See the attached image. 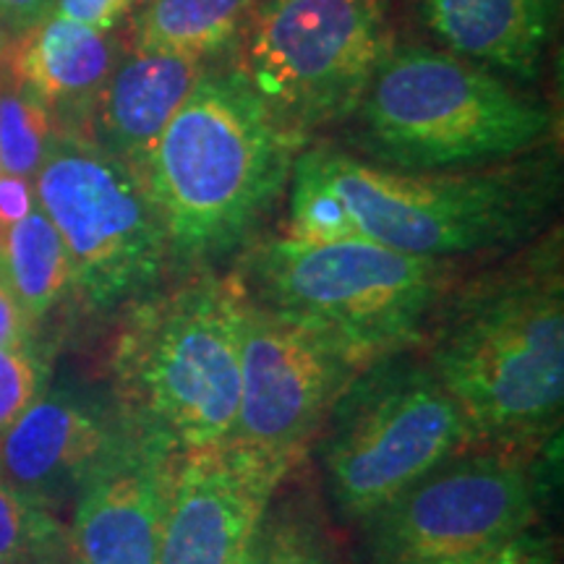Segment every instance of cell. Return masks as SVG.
Here are the masks:
<instances>
[{
  "instance_id": "31",
  "label": "cell",
  "mask_w": 564,
  "mask_h": 564,
  "mask_svg": "<svg viewBox=\"0 0 564 564\" xmlns=\"http://www.w3.org/2000/svg\"><path fill=\"white\" fill-rule=\"evenodd\" d=\"M32 564H76V560H74V552H70V546H66V549H61V552H55L51 556H42V560L32 562Z\"/></svg>"
},
{
  "instance_id": "35",
  "label": "cell",
  "mask_w": 564,
  "mask_h": 564,
  "mask_svg": "<svg viewBox=\"0 0 564 564\" xmlns=\"http://www.w3.org/2000/svg\"><path fill=\"white\" fill-rule=\"evenodd\" d=\"M0 171H3V167H0Z\"/></svg>"
},
{
  "instance_id": "34",
  "label": "cell",
  "mask_w": 564,
  "mask_h": 564,
  "mask_svg": "<svg viewBox=\"0 0 564 564\" xmlns=\"http://www.w3.org/2000/svg\"><path fill=\"white\" fill-rule=\"evenodd\" d=\"M0 238H3V228H0Z\"/></svg>"
},
{
  "instance_id": "25",
  "label": "cell",
  "mask_w": 564,
  "mask_h": 564,
  "mask_svg": "<svg viewBox=\"0 0 564 564\" xmlns=\"http://www.w3.org/2000/svg\"><path fill=\"white\" fill-rule=\"evenodd\" d=\"M447 564H560V560H556L554 541L539 528H528V531L512 535L502 544L460 556V560Z\"/></svg>"
},
{
  "instance_id": "32",
  "label": "cell",
  "mask_w": 564,
  "mask_h": 564,
  "mask_svg": "<svg viewBox=\"0 0 564 564\" xmlns=\"http://www.w3.org/2000/svg\"><path fill=\"white\" fill-rule=\"evenodd\" d=\"M11 42H13V37L9 34V30H6L3 21H0V70L6 68V58H9Z\"/></svg>"
},
{
  "instance_id": "12",
  "label": "cell",
  "mask_w": 564,
  "mask_h": 564,
  "mask_svg": "<svg viewBox=\"0 0 564 564\" xmlns=\"http://www.w3.org/2000/svg\"><path fill=\"white\" fill-rule=\"evenodd\" d=\"M295 468L236 440L181 455L158 564H241L267 505Z\"/></svg>"
},
{
  "instance_id": "17",
  "label": "cell",
  "mask_w": 564,
  "mask_h": 564,
  "mask_svg": "<svg viewBox=\"0 0 564 564\" xmlns=\"http://www.w3.org/2000/svg\"><path fill=\"white\" fill-rule=\"evenodd\" d=\"M423 21L457 58L533 79L549 37L523 0H421Z\"/></svg>"
},
{
  "instance_id": "13",
  "label": "cell",
  "mask_w": 564,
  "mask_h": 564,
  "mask_svg": "<svg viewBox=\"0 0 564 564\" xmlns=\"http://www.w3.org/2000/svg\"><path fill=\"white\" fill-rule=\"evenodd\" d=\"M178 460L129 421L118 447L76 494L68 528L76 564H158Z\"/></svg>"
},
{
  "instance_id": "18",
  "label": "cell",
  "mask_w": 564,
  "mask_h": 564,
  "mask_svg": "<svg viewBox=\"0 0 564 564\" xmlns=\"http://www.w3.org/2000/svg\"><path fill=\"white\" fill-rule=\"evenodd\" d=\"M257 0H147L131 24L133 51L204 61L241 32Z\"/></svg>"
},
{
  "instance_id": "27",
  "label": "cell",
  "mask_w": 564,
  "mask_h": 564,
  "mask_svg": "<svg viewBox=\"0 0 564 564\" xmlns=\"http://www.w3.org/2000/svg\"><path fill=\"white\" fill-rule=\"evenodd\" d=\"M37 209L34 181L0 171V228H11Z\"/></svg>"
},
{
  "instance_id": "16",
  "label": "cell",
  "mask_w": 564,
  "mask_h": 564,
  "mask_svg": "<svg viewBox=\"0 0 564 564\" xmlns=\"http://www.w3.org/2000/svg\"><path fill=\"white\" fill-rule=\"evenodd\" d=\"M116 63V42L108 32L53 13L11 42L6 68L21 89L51 110L53 121L58 116L74 123L68 131L82 133Z\"/></svg>"
},
{
  "instance_id": "24",
  "label": "cell",
  "mask_w": 564,
  "mask_h": 564,
  "mask_svg": "<svg viewBox=\"0 0 564 564\" xmlns=\"http://www.w3.org/2000/svg\"><path fill=\"white\" fill-rule=\"evenodd\" d=\"M47 369L30 345L0 348V434L21 419V413L45 392Z\"/></svg>"
},
{
  "instance_id": "15",
  "label": "cell",
  "mask_w": 564,
  "mask_h": 564,
  "mask_svg": "<svg viewBox=\"0 0 564 564\" xmlns=\"http://www.w3.org/2000/svg\"><path fill=\"white\" fill-rule=\"evenodd\" d=\"M204 74L202 61L133 51L110 70L91 105L84 137L139 175L165 126Z\"/></svg>"
},
{
  "instance_id": "29",
  "label": "cell",
  "mask_w": 564,
  "mask_h": 564,
  "mask_svg": "<svg viewBox=\"0 0 564 564\" xmlns=\"http://www.w3.org/2000/svg\"><path fill=\"white\" fill-rule=\"evenodd\" d=\"M32 327L26 322L24 312L19 308L17 299H13L9 285L0 278V348L9 345H24L30 337Z\"/></svg>"
},
{
  "instance_id": "10",
  "label": "cell",
  "mask_w": 564,
  "mask_h": 564,
  "mask_svg": "<svg viewBox=\"0 0 564 564\" xmlns=\"http://www.w3.org/2000/svg\"><path fill=\"white\" fill-rule=\"evenodd\" d=\"M552 444L449 457L364 523L369 564H447L535 528L552 491Z\"/></svg>"
},
{
  "instance_id": "2",
  "label": "cell",
  "mask_w": 564,
  "mask_h": 564,
  "mask_svg": "<svg viewBox=\"0 0 564 564\" xmlns=\"http://www.w3.org/2000/svg\"><path fill=\"white\" fill-rule=\"evenodd\" d=\"M295 150L236 70L204 74L139 171L171 264L209 267L243 249L291 181Z\"/></svg>"
},
{
  "instance_id": "30",
  "label": "cell",
  "mask_w": 564,
  "mask_h": 564,
  "mask_svg": "<svg viewBox=\"0 0 564 564\" xmlns=\"http://www.w3.org/2000/svg\"><path fill=\"white\" fill-rule=\"evenodd\" d=\"M523 6L531 13V19L539 24V30L552 37L556 19H560L562 11V0H523Z\"/></svg>"
},
{
  "instance_id": "21",
  "label": "cell",
  "mask_w": 564,
  "mask_h": 564,
  "mask_svg": "<svg viewBox=\"0 0 564 564\" xmlns=\"http://www.w3.org/2000/svg\"><path fill=\"white\" fill-rule=\"evenodd\" d=\"M291 186V217H288L285 238L319 246L358 236L356 223L333 181L324 173L316 150L295 158Z\"/></svg>"
},
{
  "instance_id": "19",
  "label": "cell",
  "mask_w": 564,
  "mask_h": 564,
  "mask_svg": "<svg viewBox=\"0 0 564 564\" xmlns=\"http://www.w3.org/2000/svg\"><path fill=\"white\" fill-rule=\"evenodd\" d=\"M0 278L30 327L40 324L70 291V262L55 225L40 207L3 230Z\"/></svg>"
},
{
  "instance_id": "22",
  "label": "cell",
  "mask_w": 564,
  "mask_h": 564,
  "mask_svg": "<svg viewBox=\"0 0 564 564\" xmlns=\"http://www.w3.org/2000/svg\"><path fill=\"white\" fill-rule=\"evenodd\" d=\"M55 139L51 110L17 82L0 79V167L34 178Z\"/></svg>"
},
{
  "instance_id": "20",
  "label": "cell",
  "mask_w": 564,
  "mask_h": 564,
  "mask_svg": "<svg viewBox=\"0 0 564 564\" xmlns=\"http://www.w3.org/2000/svg\"><path fill=\"white\" fill-rule=\"evenodd\" d=\"M280 489L267 505L241 564H337L312 499L301 491L282 497Z\"/></svg>"
},
{
  "instance_id": "5",
  "label": "cell",
  "mask_w": 564,
  "mask_h": 564,
  "mask_svg": "<svg viewBox=\"0 0 564 564\" xmlns=\"http://www.w3.org/2000/svg\"><path fill=\"white\" fill-rule=\"evenodd\" d=\"M358 147L390 171H463L514 160L554 129L544 105L453 53H387L352 110Z\"/></svg>"
},
{
  "instance_id": "14",
  "label": "cell",
  "mask_w": 564,
  "mask_h": 564,
  "mask_svg": "<svg viewBox=\"0 0 564 564\" xmlns=\"http://www.w3.org/2000/svg\"><path fill=\"white\" fill-rule=\"evenodd\" d=\"M129 419L116 398L58 387L42 392L0 434V481L40 505H61L108 460Z\"/></svg>"
},
{
  "instance_id": "28",
  "label": "cell",
  "mask_w": 564,
  "mask_h": 564,
  "mask_svg": "<svg viewBox=\"0 0 564 564\" xmlns=\"http://www.w3.org/2000/svg\"><path fill=\"white\" fill-rule=\"evenodd\" d=\"M58 0H0V21L13 40L53 17Z\"/></svg>"
},
{
  "instance_id": "23",
  "label": "cell",
  "mask_w": 564,
  "mask_h": 564,
  "mask_svg": "<svg viewBox=\"0 0 564 564\" xmlns=\"http://www.w3.org/2000/svg\"><path fill=\"white\" fill-rule=\"evenodd\" d=\"M70 546L51 507L0 481V564H32Z\"/></svg>"
},
{
  "instance_id": "7",
  "label": "cell",
  "mask_w": 564,
  "mask_h": 564,
  "mask_svg": "<svg viewBox=\"0 0 564 564\" xmlns=\"http://www.w3.org/2000/svg\"><path fill=\"white\" fill-rule=\"evenodd\" d=\"M319 434L329 499L350 523H364L436 465L476 447L457 400L413 350L358 371Z\"/></svg>"
},
{
  "instance_id": "3",
  "label": "cell",
  "mask_w": 564,
  "mask_h": 564,
  "mask_svg": "<svg viewBox=\"0 0 564 564\" xmlns=\"http://www.w3.org/2000/svg\"><path fill=\"white\" fill-rule=\"evenodd\" d=\"M246 293L236 274H199L129 303L112 350V398L175 455L228 442L241 394Z\"/></svg>"
},
{
  "instance_id": "11",
  "label": "cell",
  "mask_w": 564,
  "mask_h": 564,
  "mask_svg": "<svg viewBox=\"0 0 564 564\" xmlns=\"http://www.w3.org/2000/svg\"><path fill=\"white\" fill-rule=\"evenodd\" d=\"M358 371L333 345L246 299L241 394L230 440L299 465Z\"/></svg>"
},
{
  "instance_id": "8",
  "label": "cell",
  "mask_w": 564,
  "mask_h": 564,
  "mask_svg": "<svg viewBox=\"0 0 564 564\" xmlns=\"http://www.w3.org/2000/svg\"><path fill=\"white\" fill-rule=\"evenodd\" d=\"M232 68L293 141L350 118L392 51L384 0H272Z\"/></svg>"
},
{
  "instance_id": "9",
  "label": "cell",
  "mask_w": 564,
  "mask_h": 564,
  "mask_svg": "<svg viewBox=\"0 0 564 564\" xmlns=\"http://www.w3.org/2000/svg\"><path fill=\"white\" fill-rule=\"evenodd\" d=\"M37 207L70 262V291L95 312L144 299L171 264L165 230L144 183L89 137L55 133L34 175Z\"/></svg>"
},
{
  "instance_id": "26",
  "label": "cell",
  "mask_w": 564,
  "mask_h": 564,
  "mask_svg": "<svg viewBox=\"0 0 564 564\" xmlns=\"http://www.w3.org/2000/svg\"><path fill=\"white\" fill-rule=\"evenodd\" d=\"M137 3L139 0H58L53 13L91 30L110 32Z\"/></svg>"
},
{
  "instance_id": "33",
  "label": "cell",
  "mask_w": 564,
  "mask_h": 564,
  "mask_svg": "<svg viewBox=\"0 0 564 564\" xmlns=\"http://www.w3.org/2000/svg\"><path fill=\"white\" fill-rule=\"evenodd\" d=\"M257 3H272V0H257Z\"/></svg>"
},
{
  "instance_id": "1",
  "label": "cell",
  "mask_w": 564,
  "mask_h": 564,
  "mask_svg": "<svg viewBox=\"0 0 564 564\" xmlns=\"http://www.w3.org/2000/svg\"><path fill=\"white\" fill-rule=\"evenodd\" d=\"M426 361L453 394L476 447L541 449L564 408V274L560 232L510 267L442 301Z\"/></svg>"
},
{
  "instance_id": "4",
  "label": "cell",
  "mask_w": 564,
  "mask_h": 564,
  "mask_svg": "<svg viewBox=\"0 0 564 564\" xmlns=\"http://www.w3.org/2000/svg\"><path fill=\"white\" fill-rule=\"evenodd\" d=\"M236 278L253 306L366 369L426 340L447 264L364 236L319 246L282 236L253 246Z\"/></svg>"
},
{
  "instance_id": "6",
  "label": "cell",
  "mask_w": 564,
  "mask_h": 564,
  "mask_svg": "<svg viewBox=\"0 0 564 564\" xmlns=\"http://www.w3.org/2000/svg\"><path fill=\"white\" fill-rule=\"evenodd\" d=\"M316 154L358 236L426 259L531 241L560 194L554 160L403 173L327 147Z\"/></svg>"
}]
</instances>
